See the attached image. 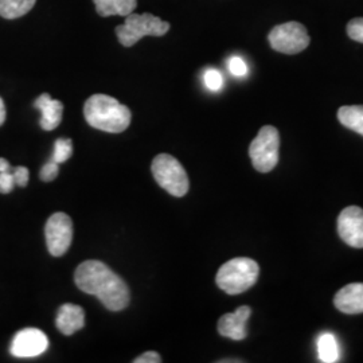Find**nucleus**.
Returning a JSON list of instances; mask_svg holds the SVG:
<instances>
[{"label":"nucleus","mask_w":363,"mask_h":363,"mask_svg":"<svg viewBox=\"0 0 363 363\" xmlns=\"http://www.w3.org/2000/svg\"><path fill=\"white\" fill-rule=\"evenodd\" d=\"M74 281L82 292L100 298L109 311H121L130 304L128 286L101 261L88 259L78 265Z\"/></svg>","instance_id":"f257e3e1"},{"label":"nucleus","mask_w":363,"mask_h":363,"mask_svg":"<svg viewBox=\"0 0 363 363\" xmlns=\"http://www.w3.org/2000/svg\"><path fill=\"white\" fill-rule=\"evenodd\" d=\"M84 116L96 130L120 133L130 127V108L106 94H93L84 105Z\"/></svg>","instance_id":"f03ea898"},{"label":"nucleus","mask_w":363,"mask_h":363,"mask_svg":"<svg viewBox=\"0 0 363 363\" xmlns=\"http://www.w3.org/2000/svg\"><path fill=\"white\" fill-rule=\"evenodd\" d=\"M259 273V264L255 259L238 257L220 267L216 281L228 295H238L256 284Z\"/></svg>","instance_id":"7ed1b4c3"},{"label":"nucleus","mask_w":363,"mask_h":363,"mask_svg":"<svg viewBox=\"0 0 363 363\" xmlns=\"http://www.w3.org/2000/svg\"><path fill=\"white\" fill-rule=\"evenodd\" d=\"M169 30V23L152 13H130L124 25L116 27L118 42L124 48H130L143 37H163Z\"/></svg>","instance_id":"20e7f679"},{"label":"nucleus","mask_w":363,"mask_h":363,"mask_svg":"<svg viewBox=\"0 0 363 363\" xmlns=\"http://www.w3.org/2000/svg\"><path fill=\"white\" fill-rule=\"evenodd\" d=\"M152 175L162 189L174 196H184L189 191V177L181 163L169 154H160L152 162Z\"/></svg>","instance_id":"39448f33"},{"label":"nucleus","mask_w":363,"mask_h":363,"mask_svg":"<svg viewBox=\"0 0 363 363\" xmlns=\"http://www.w3.org/2000/svg\"><path fill=\"white\" fill-rule=\"evenodd\" d=\"M279 130L272 125L262 127L249 147V156L253 167L259 172L272 171L279 162Z\"/></svg>","instance_id":"423d86ee"},{"label":"nucleus","mask_w":363,"mask_h":363,"mask_svg":"<svg viewBox=\"0 0 363 363\" xmlns=\"http://www.w3.org/2000/svg\"><path fill=\"white\" fill-rule=\"evenodd\" d=\"M268 40L273 50L283 54H298L308 48L311 38L307 28L298 22H286L272 28Z\"/></svg>","instance_id":"0eeeda50"},{"label":"nucleus","mask_w":363,"mask_h":363,"mask_svg":"<svg viewBox=\"0 0 363 363\" xmlns=\"http://www.w3.org/2000/svg\"><path fill=\"white\" fill-rule=\"evenodd\" d=\"M46 245L54 257L65 255L72 245L73 223L65 213H55L46 222Z\"/></svg>","instance_id":"6e6552de"},{"label":"nucleus","mask_w":363,"mask_h":363,"mask_svg":"<svg viewBox=\"0 0 363 363\" xmlns=\"http://www.w3.org/2000/svg\"><path fill=\"white\" fill-rule=\"evenodd\" d=\"M49 347V339L38 328H25L13 339L10 351L16 358H34Z\"/></svg>","instance_id":"1a4fd4ad"},{"label":"nucleus","mask_w":363,"mask_h":363,"mask_svg":"<svg viewBox=\"0 0 363 363\" xmlns=\"http://www.w3.org/2000/svg\"><path fill=\"white\" fill-rule=\"evenodd\" d=\"M339 237L351 247H363V210L358 206H349L342 210L337 218Z\"/></svg>","instance_id":"9d476101"},{"label":"nucleus","mask_w":363,"mask_h":363,"mask_svg":"<svg viewBox=\"0 0 363 363\" xmlns=\"http://www.w3.org/2000/svg\"><path fill=\"white\" fill-rule=\"evenodd\" d=\"M252 313L250 307L242 306L232 313H225L218 320V333L222 337L233 340L247 337V322Z\"/></svg>","instance_id":"9b49d317"},{"label":"nucleus","mask_w":363,"mask_h":363,"mask_svg":"<svg viewBox=\"0 0 363 363\" xmlns=\"http://www.w3.org/2000/svg\"><path fill=\"white\" fill-rule=\"evenodd\" d=\"M334 304L339 311L347 315L363 313V283H351L339 289Z\"/></svg>","instance_id":"f8f14e48"},{"label":"nucleus","mask_w":363,"mask_h":363,"mask_svg":"<svg viewBox=\"0 0 363 363\" xmlns=\"http://www.w3.org/2000/svg\"><path fill=\"white\" fill-rule=\"evenodd\" d=\"M35 108H38L42 112V117L39 121L42 130H55L61 124L64 104L58 100H52L50 94L48 93L40 94L35 101Z\"/></svg>","instance_id":"ddd939ff"},{"label":"nucleus","mask_w":363,"mask_h":363,"mask_svg":"<svg viewBox=\"0 0 363 363\" xmlns=\"http://www.w3.org/2000/svg\"><path fill=\"white\" fill-rule=\"evenodd\" d=\"M55 325L64 335L70 337L85 325V312L76 304H64L58 311Z\"/></svg>","instance_id":"4468645a"},{"label":"nucleus","mask_w":363,"mask_h":363,"mask_svg":"<svg viewBox=\"0 0 363 363\" xmlns=\"http://www.w3.org/2000/svg\"><path fill=\"white\" fill-rule=\"evenodd\" d=\"M96 10L100 16L121 15L128 16L135 11L138 0H93Z\"/></svg>","instance_id":"2eb2a0df"},{"label":"nucleus","mask_w":363,"mask_h":363,"mask_svg":"<svg viewBox=\"0 0 363 363\" xmlns=\"http://www.w3.org/2000/svg\"><path fill=\"white\" fill-rule=\"evenodd\" d=\"M337 118L342 125L363 136V105L339 108Z\"/></svg>","instance_id":"dca6fc26"},{"label":"nucleus","mask_w":363,"mask_h":363,"mask_svg":"<svg viewBox=\"0 0 363 363\" xmlns=\"http://www.w3.org/2000/svg\"><path fill=\"white\" fill-rule=\"evenodd\" d=\"M318 354L323 363H334L340 358V350L337 337L331 333H323L318 337Z\"/></svg>","instance_id":"f3484780"},{"label":"nucleus","mask_w":363,"mask_h":363,"mask_svg":"<svg viewBox=\"0 0 363 363\" xmlns=\"http://www.w3.org/2000/svg\"><path fill=\"white\" fill-rule=\"evenodd\" d=\"M37 0H0V16L16 19L26 15L35 6Z\"/></svg>","instance_id":"a211bd4d"},{"label":"nucleus","mask_w":363,"mask_h":363,"mask_svg":"<svg viewBox=\"0 0 363 363\" xmlns=\"http://www.w3.org/2000/svg\"><path fill=\"white\" fill-rule=\"evenodd\" d=\"M72 154H73V145H72V140L70 139H58L55 144H54L52 159L58 164L69 160Z\"/></svg>","instance_id":"6ab92c4d"},{"label":"nucleus","mask_w":363,"mask_h":363,"mask_svg":"<svg viewBox=\"0 0 363 363\" xmlns=\"http://www.w3.org/2000/svg\"><path fill=\"white\" fill-rule=\"evenodd\" d=\"M203 81L208 91H218L223 86V77L220 74V70L217 69H208L203 73Z\"/></svg>","instance_id":"aec40b11"},{"label":"nucleus","mask_w":363,"mask_h":363,"mask_svg":"<svg viewBox=\"0 0 363 363\" xmlns=\"http://www.w3.org/2000/svg\"><path fill=\"white\" fill-rule=\"evenodd\" d=\"M347 34L352 40L363 43V18L351 19L347 25Z\"/></svg>","instance_id":"412c9836"},{"label":"nucleus","mask_w":363,"mask_h":363,"mask_svg":"<svg viewBox=\"0 0 363 363\" xmlns=\"http://www.w3.org/2000/svg\"><path fill=\"white\" fill-rule=\"evenodd\" d=\"M229 70L234 77H245L247 74V62L241 58L234 55L229 60Z\"/></svg>","instance_id":"4be33fe9"},{"label":"nucleus","mask_w":363,"mask_h":363,"mask_svg":"<svg viewBox=\"0 0 363 363\" xmlns=\"http://www.w3.org/2000/svg\"><path fill=\"white\" fill-rule=\"evenodd\" d=\"M57 175H58V163L52 159L50 162H48L42 169H40V174H39V177H40V179L43 182H52L57 178Z\"/></svg>","instance_id":"5701e85b"},{"label":"nucleus","mask_w":363,"mask_h":363,"mask_svg":"<svg viewBox=\"0 0 363 363\" xmlns=\"http://www.w3.org/2000/svg\"><path fill=\"white\" fill-rule=\"evenodd\" d=\"M13 187H15V179H13V172L10 171L0 172V193L9 194L13 191Z\"/></svg>","instance_id":"b1692460"},{"label":"nucleus","mask_w":363,"mask_h":363,"mask_svg":"<svg viewBox=\"0 0 363 363\" xmlns=\"http://www.w3.org/2000/svg\"><path fill=\"white\" fill-rule=\"evenodd\" d=\"M13 179H15V184L19 187H25L28 183V178H30V172L26 167L23 166H18L13 169Z\"/></svg>","instance_id":"393cba45"},{"label":"nucleus","mask_w":363,"mask_h":363,"mask_svg":"<svg viewBox=\"0 0 363 363\" xmlns=\"http://www.w3.org/2000/svg\"><path fill=\"white\" fill-rule=\"evenodd\" d=\"M135 363H160L162 362V358L160 355L155 352V351H147L142 354L140 357H138L135 361Z\"/></svg>","instance_id":"a878e982"},{"label":"nucleus","mask_w":363,"mask_h":363,"mask_svg":"<svg viewBox=\"0 0 363 363\" xmlns=\"http://www.w3.org/2000/svg\"><path fill=\"white\" fill-rule=\"evenodd\" d=\"M4 121H6V105L0 97V127L4 124Z\"/></svg>","instance_id":"bb28decb"},{"label":"nucleus","mask_w":363,"mask_h":363,"mask_svg":"<svg viewBox=\"0 0 363 363\" xmlns=\"http://www.w3.org/2000/svg\"><path fill=\"white\" fill-rule=\"evenodd\" d=\"M10 169H11V166H10L9 160H6V159L0 157V172H6V171H10Z\"/></svg>","instance_id":"cd10ccee"}]
</instances>
